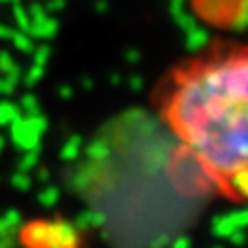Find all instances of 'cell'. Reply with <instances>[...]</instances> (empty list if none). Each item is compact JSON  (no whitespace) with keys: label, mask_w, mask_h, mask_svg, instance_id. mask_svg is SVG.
Instances as JSON below:
<instances>
[{"label":"cell","mask_w":248,"mask_h":248,"mask_svg":"<svg viewBox=\"0 0 248 248\" xmlns=\"http://www.w3.org/2000/svg\"><path fill=\"white\" fill-rule=\"evenodd\" d=\"M159 114L209 188L248 203V44L197 54L170 75Z\"/></svg>","instance_id":"cell-1"}]
</instances>
